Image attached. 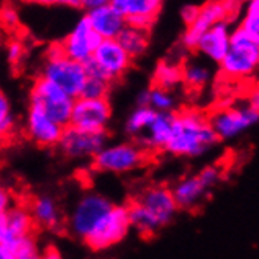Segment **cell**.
<instances>
[{
	"label": "cell",
	"mask_w": 259,
	"mask_h": 259,
	"mask_svg": "<svg viewBox=\"0 0 259 259\" xmlns=\"http://www.w3.org/2000/svg\"><path fill=\"white\" fill-rule=\"evenodd\" d=\"M237 2H239V4H242V5H247V4L250 2V0H237Z\"/></svg>",
	"instance_id": "obj_44"
},
{
	"label": "cell",
	"mask_w": 259,
	"mask_h": 259,
	"mask_svg": "<svg viewBox=\"0 0 259 259\" xmlns=\"http://www.w3.org/2000/svg\"><path fill=\"white\" fill-rule=\"evenodd\" d=\"M13 206V196L7 189H2L0 192V210H7Z\"/></svg>",
	"instance_id": "obj_40"
},
{
	"label": "cell",
	"mask_w": 259,
	"mask_h": 259,
	"mask_svg": "<svg viewBox=\"0 0 259 259\" xmlns=\"http://www.w3.org/2000/svg\"><path fill=\"white\" fill-rule=\"evenodd\" d=\"M65 48H63V42L62 41H57L48 46L46 49V60H54V58H60V57H65Z\"/></svg>",
	"instance_id": "obj_37"
},
{
	"label": "cell",
	"mask_w": 259,
	"mask_h": 259,
	"mask_svg": "<svg viewBox=\"0 0 259 259\" xmlns=\"http://www.w3.org/2000/svg\"><path fill=\"white\" fill-rule=\"evenodd\" d=\"M259 68V44L242 25L231 32V48L220 63V71L226 77L248 79Z\"/></svg>",
	"instance_id": "obj_2"
},
{
	"label": "cell",
	"mask_w": 259,
	"mask_h": 259,
	"mask_svg": "<svg viewBox=\"0 0 259 259\" xmlns=\"http://www.w3.org/2000/svg\"><path fill=\"white\" fill-rule=\"evenodd\" d=\"M93 60L98 63L104 75L110 82L121 79L132 66V57L121 46L116 38L102 39L93 54Z\"/></svg>",
	"instance_id": "obj_14"
},
{
	"label": "cell",
	"mask_w": 259,
	"mask_h": 259,
	"mask_svg": "<svg viewBox=\"0 0 259 259\" xmlns=\"http://www.w3.org/2000/svg\"><path fill=\"white\" fill-rule=\"evenodd\" d=\"M2 22L5 28H16L19 25V14L11 5H5L2 10Z\"/></svg>",
	"instance_id": "obj_35"
},
{
	"label": "cell",
	"mask_w": 259,
	"mask_h": 259,
	"mask_svg": "<svg viewBox=\"0 0 259 259\" xmlns=\"http://www.w3.org/2000/svg\"><path fill=\"white\" fill-rule=\"evenodd\" d=\"M28 4H38L44 7H68V8H80L79 0H24Z\"/></svg>",
	"instance_id": "obj_36"
},
{
	"label": "cell",
	"mask_w": 259,
	"mask_h": 259,
	"mask_svg": "<svg viewBox=\"0 0 259 259\" xmlns=\"http://www.w3.org/2000/svg\"><path fill=\"white\" fill-rule=\"evenodd\" d=\"M247 101L250 102V105H253L254 109L259 110V87L254 88V90H251V93L248 95V99Z\"/></svg>",
	"instance_id": "obj_43"
},
{
	"label": "cell",
	"mask_w": 259,
	"mask_h": 259,
	"mask_svg": "<svg viewBox=\"0 0 259 259\" xmlns=\"http://www.w3.org/2000/svg\"><path fill=\"white\" fill-rule=\"evenodd\" d=\"M209 119L220 140H231L259 123V110L247 101L245 104L220 107L212 112Z\"/></svg>",
	"instance_id": "obj_7"
},
{
	"label": "cell",
	"mask_w": 259,
	"mask_h": 259,
	"mask_svg": "<svg viewBox=\"0 0 259 259\" xmlns=\"http://www.w3.org/2000/svg\"><path fill=\"white\" fill-rule=\"evenodd\" d=\"M116 39L127 51V54L135 60V58L142 57L148 49V46H149V30H145V28L127 24L123 28V32L118 35Z\"/></svg>",
	"instance_id": "obj_23"
},
{
	"label": "cell",
	"mask_w": 259,
	"mask_h": 259,
	"mask_svg": "<svg viewBox=\"0 0 259 259\" xmlns=\"http://www.w3.org/2000/svg\"><path fill=\"white\" fill-rule=\"evenodd\" d=\"M209 116L186 109L175 113L173 135L165 151L178 157H200L219 142Z\"/></svg>",
	"instance_id": "obj_1"
},
{
	"label": "cell",
	"mask_w": 259,
	"mask_h": 259,
	"mask_svg": "<svg viewBox=\"0 0 259 259\" xmlns=\"http://www.w3.org/2000/svg\"><path fill=\"white\" fill-rule=\"evenodd\" d=\"M145 209L151 214V217L157 222L160 228L168 225L179 209L176 198L171 189H166L165 186H152L145 189L139 196H137Z\"/></svg>",
	"instance_id": "obj_15"
},
{
	"label": "cell",
	"mask_w": 259,
	"mask_h": 259,
	"mask_svg": "<svg viewBox=\"0 0 259 259\" xmlns=\"http://www.w3.org/2000/svg\"><path fill=\"white\" fill-rule=\"evenodd\" d=\"M198 176H200V179L203 181V184L210 190L212 187H214L217 182L220 181L222 178V171L219 166L215 165H209V166H204V168L198 173Z\"/></svg>",
	"instance_id": "obj_33"
},
{
	"label": "cell",
	"mask_w": 259,
	"mask_h": 259,
	"mask_svg": "<svg viewBox=\"0 0 259 259\" xmlns=\"http://www.w3.org/2000/svg\"><path fill=\"white\" fill-rule=\"evenodd\" d=\"M110 85H112V82L107 79L88 75L80 96H83V98H107L109 91H110Z\"/></svg>",
	"instance_id": "obj_30"
},
{
	"label": "cell",
	"mask_w": 259,
	"mask_h": 259,
	"mask_svg": "<svg viewBox=\"0 0 259 259\" xmlns=\"http://www.w3.org/2000/svg\"><path fill=\"white\" fill-rule=\"evenodd\" d=\"M24 129L30 142L41 148H54L62 139L65 126L57 123L38 102L30 101Z\"/></svg>",
	"instance_id": "obj_11"
},
{
	"label": "cell",
	"mask_w": 259,
	"mask_h": 259,
	"mask_svg": "<svg viewBox=\"0 0 259 259\" xmlns=\"http://www.w3.org/2000/svg\"><path fill=\"white\" fill-rule=\"evenodd\" d=\"M25 54V46L21 39L13 38L7 42V60L10 65H19Z\"/></svg>",
	"instance_id": "obj_32"
},
{
	"label": "cell",
	"mask_w": 259,
	"mask_h": 259,
	"mask_svg": "<svg viewBox=\"0 0 259 259\" xmlns=\"http://www.w3.org/2000/svg\"><path fill=\"white\" fill-rule=\"evenodd\" d=\"M240 25L247 30L250 36L259 44V18L257 16H250V14H243V19Z\"/></svg>",
	"instance_id": "obj_34"
},
{
	"label": "cell",
	"mask_w": 259,
	"mask_h": 259,
	"mask_svg": "<svg viewBox=\"0 0 259 259\" xmlns=\"http://www.w3.org/2000/svg\"><path fill=\"white\" fill-rule=\"evenodd\" d=\"M149 99H151L149 90H143L137 95V105H149Z\"/></svg>",
	"instance_id": "obj_42"
},
{
	"label": "cell",
	"mask_w": 259,
	"mask_h": 259,
	"mask_svg": "<svg viewBox=\"0 0 259 259\" xmlns=\"http://www.w3.org/2000/svg\"><path fill=\"white\" fill-rule=\"evenodd\" d=\"M127 209H129L131 225L140 236L149 237V236L156 234L160 230V226L157 225V222L151 217V214L145 209V206L139 200H137V198L127 206Z\"/></svg>",
	"instance_id": "obj_25"
},
{
	"label": "cell",
	"mask_w": 259,
	"mask_h": 259,
	"mask_svg": "<svg viewBox=\"0 0 259 259\" xmlns=\"http://www.w3.org/2000/svg\"><path fill=\"white\" fill-rule=\"evenodd\" d=\"M41 75L51 79L58 87H62L71 96L79 98L82 95L88 72L85 63L65 55L54 60H46L41 69Z\"/></svg>",
	"instance_id": "obj_10"
},
{
	"label": "cell",
	"mask_w": 259,
	"mask_h": 259,
	"mask_svg": "<svg viewBox=\"0 0 259 259\" xmlns=\"http://www.w3.org/2000/svg\"><path fill=\"white\" fill-rule=\"evenodd\" d=\"M245 14H250V16H257L259 18V0H250V2L247 4Z\"/></svg>",
	"instance_id": "obj_41"
},
{
	"label": "cell",
	"mask_w": 259,
	"mask_h": 259,
	"mask_svg": "<svg viewBox=\"0 0 259 259\" xmlns=\"http://www.w3.org/2000/svg\"><path fill=\"white\" fill-rule=\"evenodd\" d=\"M30 212L38 226L52 230L60 223V209L51 196H38L30 206Z\"/></svg>",
	"instance_id": "obj_24"
},
{
	"label": "cell",
	"mask_w": 259,
	"mask_h": 259,
	"mask_svg": "<svg viewBox=\"0 0 259 259\" xmlns=\"http://www.w3.org/2000/svg\"><path fill=\"white\" fill-rule=\"evenodd\" d=\"M14 129V113L8 98L2 93L0 95V132L4 137L10 135Z\"/></svg>",
	"instance_id": "obj_31"
},
{
	"label": "cell",
	"mask_w": 259,
	"mask_h": 259,
	"mask_svg": "<svg viewBox=\"0 0 259 259\" xmlns=\"http://www.w3.org/2000/svg\"><path fill=\"white\" fill-rule=\"evenodd\" d=\"M146 162V149L139 143L105 145L93 157V168L102 173L123 175L137 170Z\"/></svg>",
	"instance_id": "obj_3"
},
{
	"label": "cell",
	"mask_w": 259,
	"mask_h": 259,
	"mask_svg": "<svg viewBox=\"0 0 259 259\" xmlns=\"http://www.w3.org/2000/svg\"><path fill=\"white\" fill-rule=\"evenodd\" d=\"M101 41H102L101 35L91 27L87 14H83L62 42H63L66 57L85 63L87 60L93 57Z\"/></svg>",
	"instance_id": "obj_13"
},
{
	"label": "cell",
	"mask_w": 259,
	"mask_h": 259,
	"mask_svg": "<svg viewBox=\"0 0 259 259\" xmlns=\"http://www.w3.org/2000/svg\"><path fill=\"white\" fill-rule=\"evenodd\" d=\"M112 5L123 14L126 21L135 18L157 19L163 0H112Z\"/></svg>",
	"instance_id": "obj_21"
},
{
	"label": "cell",
	"mask_w": 259,
	"mask_h": 259,
	"mask_svg": "<svg viewBox=\"0 0 259 259\" xmlns=\"http://www.w3.org/2000/svg\"><path fill=\"white\" fill-rule=\"evenodd\" d=\"M107 4H112V0H79L80 8L85 10V11L102 7V5H107Z\"/></svg>",
	"instance_id": "obj_39"
},
{
	"label": "cell",
	"mask_w": 259,
	"mask_h": 259,
	"mask_svg": "<svg viewBox=\"0 0 259 259\" xmlns=\"http://www.w3.org/2000/svg\"><path fill=\"white\" fill-rule=\"evenodd\" d=\"M230 19H225L212 25L207 32L198 41L196 49L203 57L214 63H222V60L226 57L228 51L231 48V25Z\"/></svg>",
	"instance_id": "obj_16"
},
{
	"label": "cell",
	"mask_w": 259,
	"mask_h": 259,
	"mask_svg": "<svg viewBox=\"0 0 259 259\" xmlns=\"http://www.w3.org/2000/svg\"><path fill=\"white\" fill-rule=\"evenodd\" d=\"M149 105L157 112H175L176 107V98L173 96L171 90L154 87L149 88Z\"/></svg>",
	"instance_id": "obj_29"
},
{
	"label": "cell",
	"mask_w": 259,
	"mask_h": 259,
	"mask_svg": "<svg viewBox=\"0 0 259 259\" xmlns=\"http://www.w3.org/2000/svg\"><path fill=\"white\" fill-rule=\"evenodd\" d=\"M30 101L38 102L62 126L66 127L71 123L75 98L51 79L44 77V75L35 79L33 87L30 90Z\"/></svg>",
	"instance_id": "obj_5"
},
{
	"label": "cell",
	"mask_w": 259,
	"mask_h": 259,
	"mask_svg": "<svg viewBox=\"0 0 259 259\" xmlns=\"http://www.w3.org/2000/svg\"><path fill=\"white\" fill-rule=\"evenodd\" d=\"M156 115L157 110L152 109L151 105H137L126 119L124 132L129 137H132V139H137V137L142 135L151 126Z\"/></svg>",
	"instance_id": "obj_26"
},
{
	"label": "cell",
	"mask_w": 259,
	"mask_h": 259,
	"mask_svg": "<svg viewBox=\"0 0 259 259\" xmlns=\"http://www.w3.org/2000/svg\"><path fill=\"white\" fill-rule=\"evenodd\" d=\"M198 13H200V7H196V5H186L184 8L181 10V18H182V21H184L186 25H190L196 19Z\"/></svg>",
	"instance_id": "obj_38"
},
{
	"label": "cell",
	"mask_w": 259,
	"mask_h": 259,
	"mask_svg": "<svg viewBox=\"0 0 259 259\" xmlns=\"http://www.w3.org/2000/svg\"><path fill=\"white\" fill-rule=\"evenodd\" d=\"M175 129V112H157L151 126L135 139L146 151H159L168 145Z\"/></svg>",
	"instance_id": "obj_17"
},
{
	"label": "cell",
	"mask_w": 259,
	"mask_h": 259,
	"mask_svg": "<svg viewBox=\"0 0 259 259\" xmlns=\"http://www.w3.org/2000/svg\"><path fill=\"white\" fill-rule=\"evenodd\" d=\"M131 228L132 225L127 206L113 204V207L95 226V230L85 237L83 243L93 251L107 250L123 240Z\"/></svg>",
	"instance_id": "obj_4"
},
{
	"label": "cell",
	"mask_w": 259,
	"mask_h": 259,
	"mask_svg": "<svg viewBox=\"0 0 259 259\" xmlns=\"http://www.w3.org/2000/svg\"><path fill=\"white\" fill-rule=\"evenodd\" d=\"M33 225L32 212L22 206H11L7 210H0V242L32 234Z\"/></svg>",
	"instance_id": "obj_18"
},
{
	"label": "cell",
	"mask_w": 259,
	"mask_h": 259,
	"mask_svg": "<svg viewBox=\"0 0 259 259\" xmlns=\"http://www.w3.org/2000/svg\"><path fill=\"white\" fill-rule=\"evenodd\" d=\"M107 140V131H87L68 124L57 148L68 159H93Z\"/></svg>",
	"instance_id": "obj_9"
},
{
	"label": "cell",
	"mask_w": 259,
	"mask_h": 259,
	"mask_svg": "<svg viewBox=\"0 0 259 259\" xmlns=\"http://www.w3.org/2000/svg\"><path fill=\"white\" fill-rule=\"evenodd\" d=\"M113 207V203L99 193H87L75 203L71 215L68 219L69 233L80 239L85 237L95 230V226L101 222V219Z\"/></svg>",
	"instance_id": "obj_8"
},
{
	"label": "cell",
	"mask_w": 259,
	"mask_h": 259,
	"mask_svg": "<svg viewBox=\"0 0 259 259\" xmlns=\"http://www.w3.org/2000/svg\"><path fill=\"white\" fill-rule=\"evenodd\" d=\"M182 83V68L173 62H160L157 63L152 72V85L173 90Z\"/></svg>",
	"instance_id": "obj_27"
},
{
	"label": "cell",
	"mask_w": 259,
	"mask_h": 259,
	"mask_svg": "<svg viewBox=\"0 0 259 259\" xmlns=\"http://www.w3.org/2000/svg\"><path fill=\"white\" fill-rule=\"evenodd\" d=\"M85 14L91 27L101 35L102 39L118 38V35L123 32V28L127 25L126 18L112 4L88 10Z\"/></svg>",
	"instance_id": "obj_19"
},
{
	"label": "cell",
	"mask_w": 259,
	"mask_h": 259,
	"mask_svg": "<svg viewBox=\"0 0 259 259\" xmlns=\"http://www.w3.org/2000/svg\"><path fill=\"white\" fill-rule=\"evenodd\" d=\"M173 195L176 198V203L179 209L184 210H193L200 206L207 195L209 189L203 184L200 176H187L178 181L171 187Z\"/></svg>",
	"instance_id": "obj_20"
},
{
	"label": "cell",
	"mask_w": 259,
	"mask_h": 259,
	"mask_svg": "<svg viewBox=\"0 0 259 259\" xmlns=\"http://www.w3.org/2000/svg\"><path fill=\"white\" fill-rule=\"evenodd\" d=\"M210 77L212 71L200 62H190L186 66H182V83H186L189 88H204L209 83Z\"/></svg>",
	"instance_id": "obj_28"
},
{
	"label": "cell",
	"mask_w": 259,
	"mask_h": 259,
	"mask_svg": "<svg viewBox=\"0 0 259 259\" xmlns=\"http://www.w3.org/2000/svg\"><path fill=\"white\" fill-rule=\"evenodd\" d=\"M2 259H36L39 257L38 242L32 234L16 237L8 242H0Z\"/></svg>",
	"instance_id": "obj_22"
},
{
	"label": "cell",
	"mask_w": 259,
	"mask_h": 259,
	"mask_svg": "<svg viewBox=\"0 0 259 259\" xmlns=\"http://www.w3.org/2000/svg\"><path fill=\"white\" fill-rule=\"evenodd\" d=\"M237 0H209L207 4L200 7L196 19L187 25L184 35H182V44L187 49H196L198 41L207 32V30L225 19H234L240 10Z\"/></svg>",
	"instance_id": "obj_6"
},
{
	"label": "cell",
	"mask_w": 259,
	"mask_h": 259,
	"mask_svg": "<svg viewBox=\"0 0 259 259\" xmlns=\"http://www.w3.org/2000/svg\"><path fill=\"white\" fill-rule=\"evenodd\" d=\"M112 119V105L107 98H75L71 115L72 126L87 131H107Z\"/></svg>",
	"instance_id": "obj_12"
}]
</instances>
